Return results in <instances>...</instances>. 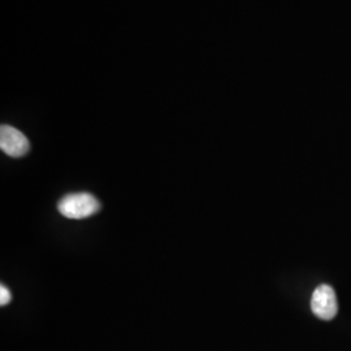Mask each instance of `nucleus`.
I'll return each instance as SVG.
<instances>
[{
    "label": "nucleus",
    "instance_id": "nucleus-1",
    "mask_svg": "<svg viewBox=\"0 0 351 351\" xmlns=\"http://www.w3.org/2000/svg\"><path fill=\"white\" fill-rule=\"evenodd\" d=\"M101 204L98 199L88 193L68 194L58 204V210L65 217L81 220L98 213Z\"/></svg>",
    "mask_w": 351,
    "mask_h": 351
},
{
    "label": "nucleus",
    "instance_id": "nucleus-2",
    "mask_svg": "<svg viewBox=\"0 0 351 351\" xmlns=\"http://www.w3.org/2000/svg\"><path fill=\"white\" fill-rule=\"evenodd\" d=\"M311 310L322 320H332L339 311L336 293L332 287L323 284L315 289L311 298Z\"/></svg>",
    "mask_w": 351,
    "mask_h": 351
},
{
    "label": "nucleus",
    "instance_id": "nucleus-3",
    "mask_svg": "<svg viewBox=\"0 0 351 351\" xmlns=\"http://www.w3.org/2000/svg\"><path fill=\"white\" fill-rule=\"evenodd\" d=\"M0 149L11 158H21L29 152V141L19 129L10 125L0 128Z\"/></svg>",
    "mask_w": 351,
    "mask_h": 351
},
{
    "label": "nucleus",
    "instance_id": "nucleus-4",
    "mask_svg": "<svg viewBox=\"0 0 351 351\" xmlns=\"http://www.w3.org/2000/svg\"><path fill=\"white\" fill-rule=\"evenodd\" d=\"M12 300V295H11V291L8 290V288H5L4 285L0 287V304L1 306H5L8 304Z\"/></svg>",
    "mask_w": 351,
    "mask_h": 351
}]
</instances>
